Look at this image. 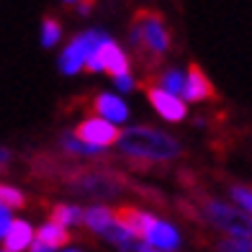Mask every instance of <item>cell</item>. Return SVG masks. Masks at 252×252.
<instances>
[{
  "instance_id": "6",
  "label": "cell",
  "mask_w": 252,
  "mask_h": 252,
  "mask_svg": "<svg viewBox=\"0 0 252 252\" xmlns=\"http://www.w3.org/2000/svg\"><path fill=\"white\" fill-rule=\"evenodd\" d=\"M142 90H144V95L150 98L152 108H155L165 121L178 124V121L186 119V100H183L180 95L170 93V90H165V88L150 85V80H147V83H142Z\"/></svg>"
},
{
  "instance_id": "7",
  "label": "cell",
  "mask_w": 252,
  "mask_h": 252,
  "mask_svg": "<svg viewBox=\"0 0 252 252\" xmlns=\"http://www.w3.org/2000/svg\"><path fill=\"white\" fill-rule=\"evenodd\" d=\"M113 216H116V221L124 229H129V232L139 239V242H147V237L152 234L155 224L159 221L157 216H152L150 211L136 209V206H121V209L113 211Z\"/></svg>"
},
{
  "instance_id": "26",
  "label": "cell",
  "mask_w": 252,
  "mask_h": 252,
  "mask_svg": "<svg viewBox=\"0 0 252 252\" xmlns=\"http://www.w3.org/2000/svg\"><path fill=\"white\" fill-rule=\"evenodd\" d=\"M64 3H75V0H64Z\"/></svg>"
},
{
  "instance_id": "14",
  "label": "cell",
  "mask_w": 252,
  "mask_h": 252,
  "mask_svg": "<svg viewBox=\"0 0 252 252\" xmlns=\"http://www.w3.org/2000/svg\"><path fill=\"white\" fill-rule=\"evenodd\" d=\"M36 239H41L44 245H49V250H60L70 242V232H67V226H62V224L47 221L44 226H39Z\"/></svg>"
},
{
  "instance_id": "25",
  "label": "cell",
  "mask_w": 252,
  "mask_h": 252,
  "mask_svg": "<svg viewBox=\"0 0 252 252\" xmlns=\"http://www.w3.org/2000/svg\"><path fill=\"white\" fill-rule=\"evenodd\" d=\"M10 162V152L8 150H3V147H0V167H5Z\"/></svg>"
},
{
  "instance_id": "20",
  "label": "cell",
  "mask_w": 252,
  "mask_h": 252,
  "mask_svg": "<svg viewBox=\"0 0 252 252\" xmlns=\"http://www.w3.org/2000/svg\"><path fill=\"white\" fill-rule=\"evenodd\" d=\"M64 147L70 152H77V155H98L100 152V147H95V144H85V142H80L77 136L72 139V136H64Z\"/></svg>"
},
{
  "instance_id": "13",
  "label": "cell",
  "mask_w": 252,
  "mask_h": 252,
  "mask_svg": "<svg viewBox=\"0 0 252 252\" xmlns=\"http://www.w3.org/2000/svg\"><path fill=\"white\" fill-rule=\"evenodd\" d=\"M147 245H150L152 250H178L180 245V237L175 232V226H170L165 221H157L152 234L147 237Z\"/></svg>"
},
{
  "instance_id": "3",
  "label": "cell",
  "mask_w": 252,
  "mask_h": 252,
  "mask_svg": "<svg viewBox=\"0 0 252 252\" xmlns=\"http://www.w3.org/2000/svg\"><path fill=\"white\" fill-rule=\"evenodd\" d=\"M203 214L211 226L221 229L229 237H252V219H247L234 206H226L221 201H206Z\"/></svg>"
},
{
  "instance_id": "15",
  "label": "cell",
  "mask_w": 252,
  "mask_h": 252,
  "mask_svg": "<svg viewBox=\"0 0 252 252\" xmlns=\"http://www.w3.org/2000/svg\"><path fill=\"white\" fill-rule=\"evenodd\" d=\"M49 221L54 224H62V226H75L83 221V209L80 206H67V203H57L52 214H49Z\"/></svg>"
},
{
  "instance_id": "10",
  "label": "cell",
  "mask_w": 252,
  "mask_h": 252,
  "mask_svg": "<svg viewBox=\"0 0 252 252\" xmlns=\"http://www.w3.org/2000/svg\"><path fill=\"white\" fill-rule=\"evenodd\" d=\"M93 108H95L98 116L108 119V121H113V124H124L126 119H129V108H126V103H124L119 95H111V93L95 95Z\"/></svg>"
},
{
  "instance_id": "22",
  "label": "cell",
  "mask_w": 252,
  "mask_h": 252,
  "mask_svg": "<svg viewBox=\"0 0 252 252\" xmlns=\"http://www.w3.org/2000/svg\"><path fill=\"white\" fill-rule=\"evenodd\" d=\"M10 209H5V206H0V239L5 237V232H8V226H10Z\"/></svg>"
},
{
  "instance_id": "1",
  "label": "cell",
  "mask_w": 252,
  "mask_h": 252,
  "mask_svg": "<svg viewBox=\"0 0 252 252\" xmlns=\"http://www.w3.org/2000/svg\"><path fill=\"white\" fill-rule=\"evenodd\" d=\"M119 147L124 155L147 159V162H170L180 155V144L165 131L147 129V126H131V129L121 131Z\"/></svg>"
},
{
  "instance_id": "24",
  "label": "cell",
  "mask_w": 252,
  "mask_h": 252,
  "mask_svg": "<svg viewBox=\"0 0 252 252\" xmlns=\"http://www.w3.org/2000/svg\"><path fill=\"white\" fill-rule=\"evenodd\" d=\"M93 8H95V0H83L80 3V13H90Z\"/></svg>"
},
{
  "instance_id": "23",
  "label": "cell",
  "mask_w": 252,
  "mask_h": 252,
  "mask_svg": "<svg viewBox=\"0 0 252 252\" xmlns=\"http://www.w3.org/2000/svg\"><path fill=\"white\" fill-rule=\"evenodd\" d=\"M113 80H116V88H119V90H131V88H134V80H131V75H129V72L116 75Z\"/></svg>"
},
{
  "instance_id": "8",
  "label": "cell",
  "mask_w": 252,
  "mask_h": 252,
  "mask_svg": "<svg viewBox=\"0 0 252 252\" xmlns=\"http://www.w3.org/2000/svg\"><path fill=\"white\" fill-rule=\"evenodd\" d=\"M216 98V90L211 85V80L206 77L198 62H190L188 75H186V85H183V100L188 103H198V100H209Z\"/></svg>"
},
{
  "instance_id": "19",
  "label": "cell",
  "mask_w": 252,
  "mask_h": 252,
  "mask_svg": "<svg viewBox=\"0 0 252 252\" xmlns=\"http://www.w3.org/2000/svg\"><path fill=\"white\" fill-rule=\"evenodd\" d=\"M219 250L226 252H252V237H229L219 245Z\"/></svg>"
},
{
  "instance_id": "9",
  "label": "cell",
  "mask_w": 252,
  "mask_h": 252,
  "mask_svg": "<svg viewBox=\"0 0 252 252\" xmlns=\"http://www.w3.org/2000/svg\"><path fill=\"white\" fill-rule=\"evenodd\" d=\"M77 188L90 196H111L119 190V180L106 173H83L77 178Z\"/></svg>"
},
{
  "instance_id": "11",
  "label": "cell",
  "mask_w": 252,
  "mask_h": 252,
  "mask_svg": "<svg viewBox=\"0 0 252 252\" xmlns=\"http://www.w3.org/2000/svg\"><path fill=\"white\" fill-rule=\"evenodd\" d=\"M33 239V232H31V224L24 221V219H13L8 226V232L3 237V250L5 252H21V250H29Z\"/></svg>"
},
{
  "instance_id": "2",
  "label": "cell",
  "mask_w": 252,
  "mask_h": 252,
  "mask_svg": "<svg viewBox=\"0 0 252 252\" xmlns=\"http://www.w3.org/2000/svg\"><path fill=\"white\" fill-rule=\"evenodd\" d=\"M131 44L136 49H142L147 57L162 60V54L170 49V31L165 26L162 13L157 10H139L134 16V26H131Z\"/></svg>"
},
{
  "instance_id": "4",
  "label": "cell",
  "mask_w": 252,
  "mask_h": 252,
  "mask_svg": "<svg viewBox=\"0 0 252 252\" xmlns=\"http://www.w3.org/2000/svg\"><path fill=\"white\" fill-rule=\"evenodd\" d=\"M103 39H108L103 31H85V33H80V36H75V41L60 57V70L64 75H77L80 70H83L88 54L93 52Z\"/></svg>"
},
{
  "instance_id": "18",
  "label": "cell",
  "mask_w": 252,
  "mask_h": 252,
  "mask_svg": "<svg viewBox=\"0 0 252 252\" xmlns=\"http://www.w3.org/2000/svg\"><path fill=\"white\" fill-rule=\"evenodd\" d=\"M159 83H162L165 90H170V93H175V95L183 98V85H186V75H183L180 70H167V72H162Z\"/></svg>"
},
{
  "instance_id": "12",
  "label": "cell",
  "mask_w": 252,
  "mask_h": 252,
  "mask_svg": "<svg viewBox=\"0 0 252 252\" xmlns=\"http://www.w3.org/2000/svg\"><path fill=\"white\" fill-rule=\"evenodd\" d=\"M83 224L90 229V232L106 237L108 229L116 224V216H113V211H108L106 206H90V209L83 211Z\"/></svg>"
},
{
  "instance_id": "17",
  "label": "cell",
  "mask_w": 252,
  "mask_h": 252,
  "mask_svg": "<svg viewBox=\"0 0 252 252\" xmlns=\"http://www.w3.org/2000/svg\"><path fill=\"white\" fill-rule=\"evenodd\" d=\"M60 36H62L60 21L57 18H44V24H41V44L44 47H54V44L60 41Z\"/></svg>"
},
{
  "instance_id": "5",
  "label": "cell",
  "mask_w": 252,
  "mask_h": 252,
  "mask_svg": "<svg viewBox=\"0 0 252 252\" xmlns=\"http://www.w3.org/2000/svg\"><path fill=\"white\" fill-rule=\"evenodd\" d=\"M75 136L80 142H85V144H95V147H100V150H106V147L119 142L121 131H119V126L113 121L103 119V116H95V119L80 121L75 126Z\"/></svg>"
},
{
  "instance_id": "21",
  "label": "cell",
  "mask_w": 252,
  "mask_h": 252,
  "mask_svg": "<svg viewBox=\"0 0 252 252\" xmlns=\"http://www.w3.org/2000/svg\"><path fill=\"white\" fill-rule=\"evenodd\" d=\"M232 198H234V203H237V206H242V209L252 211V193H250V190L234 186V188H232Z\"/></svg>"
},
{
  "instance_id": "16",
  "label": "cell",
  "mask_w": 252,
  "mask_h": 252,
  "mask_svg": "<svg viewBox=\"0 0 252 252\" xmlns=\"http://www.w3.org/2000/svg\"><path fill=\"white\" fill-rule=\"evenodd\" d=\"M0 206H5V209H24V206H26V196L16 186H5V183H0Z\"/></svg>"
}]
</instances>
